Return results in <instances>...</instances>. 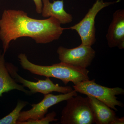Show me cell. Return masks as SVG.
Returning <instances> with one entry per match:
<instances>
[{
    "mask_svg": "<svg viewBox=\"0 0 124 124\" xmlns=\"http://www.w3.org/2000/svg\"><path fill=\"white\" fill-rule=\"evenodd\" d=\"M66 28L52 17L44 19L30 17L22 10L5 9L0 19V39L5 54L11 41L30 37L37 44H46L58 39Z\"/></svg>",
    "mask_w": 124,
    "mask_h": 124,
    "instance_id": "1",
    "label": "cell"
},
{
    "mask_svg": "<svg viewBox=\"0 0 124 124\" xmlns=\"http://www.w3.org/2000/svg\"><path fill=\"white\" fill-rule=\"evenodd\" d=\"M18 58L23 69L32 74L59 79L65 85L70 82L75 85L83 81L90 79L89 71L87 69L79 68L61 62L51 66L37 65L30 62L24 54H19Z\"/></svg>",
    "mask_w": 124,
    "mask_h": 124,
    "instance_id": "2",
    "label": "cell"
},
{
    "mask_svg": "<svg viewBox=\"0 0 124 124\" xmlns=\"http://www.w3.org/2000/svg\"><path fill=\"white\" fill-rule=\"evenodd\" d=\"M62 110L60 123L62 124H92L94 118L88 97L76 95L69 98Z\"/></svg>",
    "mask_w": 124,
    "mask_h": 124,
    "instance_id": "3",
    "label": "cell"
},
{
    "mask_svg": "<svg viewBox=\"0 0 124 124\" xmlns=\"http://www.w3.org/2000/svg\"><path fill=\"white\" fill-rule=\"evenodd\" d=\"M73 87L77 93L93 96L116 111H117L116 106L121 107L124 106L123 103L117 100L116 97V95L124 94V90L122 88H110L102 86L97 84L94 79L83 81L74 85Z\"/></svg>",
    "mask_w": 124,
    "mask_h": 124,
    "instance_id": "4",
    "label": "cell"
},
{
    "mask_svg": "<svg viewBox=\"0 0 124 124\" xmlns=\"http://www.w3.org/2000/svg\"><path fill=\"white\" fill-rule=\"evenodd\" d=\"M120 1L119 0L110 2H106L104 0H96L82 20L73 26L66 28V29L73 30L77 32L80 38L81 45L92 46L96 40V16L104 8Z\"/></svg>",
    "mask_w": 124,
    "mask_h": 124,
    "instance_id": "5",
    "label": "cell"
},
{
    "mask_svg": "<svg viewBox=\"0 0 124 124\" xmlns=\"http://www.w3.org/2000/svg\"><path fill=\"white\" fill-rule=\"evenodd\" d=\"M6 67L11 77L18 83L22 84L30 90L31 93H40L44 95L53 92H57L63 94L70 93L73 89L70 86H60L58 84H54L49 78L45 80H38L37 82L29 81L20 76L18 73V68L11 63H5Z\"/></svg>",
    "mask_w": 124,
    "mask_h": 124,
    "instance_id": "6",
    "label": "cell"
},
{
    "mask_svg": "<svg viewBox=\"0 0 124 124\" xmlns=\"http://www.w3.org/2000/svg\"><path fill=\"white\" fill-rule=\"evenodd\" d=\"M57 53L61 62L83 69H87L91 65L96 54L92 46L81 45L73 48L59 46Z\"/></svg>",
    "mask_w": 124,
    "mask_h": 124,
    "instance_id": "7",
    "label": "cell"
},
{
    "mask_svg": "<svg viewBox=\"0 0 124 124\" xmlns=\"http://www.w3.org/2000/svg\"><path fill=\"white\" fill-rule=\"evenodd\" d=\"M77 95V92L74 90L70 93L59 95H54L50 93L45 94L44 98L40 102L31 105L32 108L30 110L20 112L17 123L29 119H41L44 117L49 108L51 107Z\"/></svg>",
    "mask_w": 124,
    "mask_h": 124,
    "instance_id": "8",
    "label": "cell"
},
{
    "mask_svg": "<svg viewBox=\"0 0 124 124\" xmlns=\"http://www.w3.org/2000/svg\"><path fill=\"white\" fill-rule=\"evenodd\" d=\"M106 37L110 48H124V10L119 9L114 12L108 27Z\"/></svg>",
    "mask_w": 124,
    "mask_h": 124,
    "instance_id": "9",
    "label": "cell"
},
{
    "mask_svg": "<svg viewBox=\"0 0 124 124\" xmlns=\"http://www.w3.org/2000/svg\"><path fill=\"white\" fill-rule=\"evenodd\" d=\"M42 17L54 18L61 24H68L73 21L72 16L64 9L63 0H54L53 2L50 0H42Z\"/></svg>",
    "mask_w": 124,
    "mask_h": 124,
    "instance_id": "10",
    "label": "cell"
},
{
    "mask_svg": "<svg viewBox=\"0 0 124 124\" xmlns=\"http://www.w3.org/2000/svg\"><path fill=\"white\" fill-rule=\"evenodd\" d=\"M87 97L95 123L97 124H112L116 117L115 111L94 97L90 95H87Z\"/></svg>",
    "mask_w": 124,
    "mask_h": 124,
    "instance_id": "11",
    "label": "cell"
},
{
    "mask_svg": "<svg viewBox=\"0 0 124 124\" xmlns=\"http://www.w3.org/2000/svg\"><path fill=\"white\" fill-rule=\"evenodd\" d=\"M4 55L0 53V97L3 93L14 90L23 91L27 94H31L23 85L18 84L10 75L6 67Z\"/></svg>",
    "mask_w": 124,
    "mask_h": 124,
    "instance_id": "12",
    "label": "cell"
},
{
    "mask_svg": "<svg viewBox=\"0 0 124 124\" xmlns=\"http://www.w3.org/2000/svg\"><path fill=\"white\" fill-rule=\"evenodd\" d=\"M27 104V102L19 101L13 110L8 115L0 119V124H17L21 110Z\"/></svg>",
    "mask_w": 124,
    "mask_h": 124,
    "instance_id": "13",
    "label": "cell"
},
{
    "mask_svg": "<svg viewBox=\"0 0 124 124\" xmlns=\"http://www.w3.org/2000/svg\"><path fill=\"white\" fill-rule=\"evenodd\" d=\"M56 113L54 111L46 115L45 117H44L39 120H34L29 119L22 122H17V124H49L50 122L56 121L57 119H55Z\"/></svg>",
    "mask_w": 124,
    "mask_h": 124,
    "instance_id": "14",
    "label": "cell"
},
{
    "mask_svg": "<svg viewBox=\"0 0 124 124\" xmlns=\"http://www.w3.org/2000/svg\"><path fill=\"white\" fill-rule=\"evenodd\" d=\"M36 7V10L38 14H41L42 7V0H33Z\"/></svg>",
    "mask_w": 124,
    "mask_h": 124,
    "instance_id": "15",
    "label": "cell"
},
{
    "mask_svg": "<svg viewBox=\"0 0 124 124\" xmlns=\"http://www.w3.org/2000/svg\"><path fill=\"white\" fill-rule=\"evenodd\" d=\"M124 117L121 118L116 117V119L114 120L112 124H124Z\"/></svg>",
    "mask_w": 124,
    "mask_h": 124,
    "instance_id": "16",
    "label": "cell"
}]
</instances>
